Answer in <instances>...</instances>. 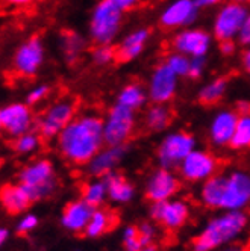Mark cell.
Returning a JSON list of instances; mask_svg holds the SVG:
<instances>
[{
	"mask_svg": "<svg viewBox=\"0 0 250 251\" xmlns=\"http://www.w3.org/2000/svg\"><path fill=\"white\" fill-rule=\"evenodd\" d=\"M58 150L67 162L86 165L102 150L103 120L97 114H81L73 118L56 138Z\"/></svg>",
	"mask_w": 250,
	"mask_h": 251,
	"instance_id": "6da1fadb",
	"label": "cell"
},
{
	"mask_svg": "<svg viewBox=\"0 0 250 251\" xmlns=\"http://www.w3.org/2000/svg\"><path fill=\"white\" fill-rule=\"evenodd\" d=\"M246 224V213L241 210H229L226 215L211 220L200 235L194 238L193 251H211L229 242L237 235H240Z\"/></svg>",
	"mask_w": 250,
	"mask_h": 251,
	"instance_id": "7a4b0ae2",
	"label": "cell"
},
{
	"mask_svg": "<svg viewBox=\"0 0 250 251\" xmlns=\"http://www.w3.org/2000/svg\"><path fill=\"white\" fill-rule=\"evenodd\" d=\"M19 183L26 189L32 201L47 199L56 189V176L50 160L37 159L19 173Z\"/></svg>",
	"mask_w": 250,
	"mask_h": 251,
	"instance_id": "3957f363",
	"label": "cell"
},
{
	"mask_svg": "<svg viewBox=\"0 0 250 251\" xmlns=\"http://www.w3.org/2000/svg\"><path fill=\"white\" fill-rule=\"evenodd\" d=\"M78 112V103L71 97H61L50 103L37 120V132L43 139L58 138L59 133L73 121Z\"/></svg>",
	"mask_w": 250,
	"mask_h": 251,
	"instance_id": "277c9868",
	"label": "cell"
},
{
	"mask_svg": "<svg viewBox=\"0 0 250 251\" xmlns=\"http://www.w3.org/2000/svg\"><path fill=\"white\" fill-rule=\"evenodd\" d=\"M123 11L110 0H100L90 19V37L94 44H111L121 27Z\"/></svg>",
	"mask_w": 250,
	"mask_h": 251,
	"instance_id": "5b68a950",
	"label": "cell"
},
{
	"mask_svg": "<svg viewBox=\"0 0 250 251\" xmlns=\"http://www.w3.org/2000/svg\"><path fill=\"white\" fill-rule=\"evenodd\" d=\"M135 130V117L134 111L128 107L114 104L106 120L103 121V139L105 144L114 146H126Z\"/></svg>",
	"mask_w": 250,
	"mask_h": 251,
	"instance_id": "8992f818",
	"label": "cell"
},
{
	"mask_svg": "<svg viewBox=\"0 0 250 251\" xmlns=\"http://www.w3.org/2000/svg\"><path fill=\"white\" fill-rule=\"evenodd\" d=\"M46 61V47L40 37H30L19 44L12 55V70L22 77H33Z\"/></svg>",
	"mask_w": 250,
	"mask_h": 251,
	"instance_id": "52a82bcc",
	"label": "cell"
},
{
	"mask_svg": "<svg viewBox=\"0 0 250 251\" xmlns=\"http://www.w3.org/2000/svg\"><path fill=\"white\" fill-rule=\"evenodd\" d=\"M194 138L187 132L168 135L158 149V160L163 168L171 170L181 167L184 159L194 150Z\"/></svg>",
	"mask_w": 250,
	"mask_h": 251,
	"instance_id": "ba28073f",
	"label": "cell"
},
{
	"mask_svg": "<svg viewBox=\"0 0 250 251\" xmlns=\"http://www.w3.org/2000/svg\"><path fill=\"white\" fill-rule=\"evenodd\" d=\"M0 118H2L3 132L12 139L30 132L33 126L37 124L30 106L22 101H14L3 106L0 109Z\"/></svg>",
	"mask_w": 250,
	"mask_h": 251,
	"instance_id": "9c48e42d",
	"label": "cell"
},
{
	"mask_svg": "<svg viewBox=\"0 0 250 251\" xmlns=\"http://www.w3.org/2000/svg\"><path fill=\"white\" fill-rule=\"evenodd\" d=\"M249 11L243 3L229 2L219 12L214 20V35L219 41L234 40L240 33Z\"/></svg>",
	"mask_w": 250,
	"mask_h": 251,
	"instance_id": "30bf717a",
	"label": "cell"
},
{
	"mask_svg": "<svg viewBox=\"0 0 250 251\" xmlns=\"http://www.w3.org/2000/svg\"><path fill=\"white\" fill-rule=\"evenodd\" d=\"M219 159L209 151L193 150L181 164V176L188 182H202L216 176L219 170Z\"/></svg>",
	"mask_w": 250,
	"mask_h": 251,
	"instance_id": "8fae6325",
	"label": "cell"
},
{
	"mask_svg": "<svg viewBox=\"0 0 250 251\" xmlns=\"http://www.w3.org/2000/svg\"><path fill=\"white\" fill-rule=\"evenodd\" d=\"M177 76L167 65V62L158 64L152 73L149 83V99L155 104H167L176 94Z\"/></svg>",
	"mask_w": 250,
	"mask_h": 251,
	"instance_id": "7c38bea8",
	"label": "cell"
},
{
	"mask_svg": "<svg viewBox=\"0 0 250 251\" xmlns=\"http://www.w3.org/2000/svg\"><path fill=\"white\" fill-rule=\"evenodd\" d=\"M250 203V176L243 171L230 173L224 182L222 209L241 210Z\"/></svg>",
	"mask_w": 250,
	"mask_h": 251,
	"instance_id": "4fadbf2b",
	"label": "cell"
},
{
	"mask_svg": "<svg viewBox=\"0 0 250 251\" xmlns=\"http://www.w3.org/2000/svg\"><path fill=\"white\" fill-rule=\"evenodd\" d=\"M150 213L152 218L166 230H177L187 223L190 217V209L184 201L166 200L153 203Z\"/></svg>",
	"mask_w": 250,
	"mask_h": 251,
	"instance_id": "5bb4252c",
	"label": "cell"
},
{
	"mask_svg": "<svg viewBox=\"0 0 250 251\" xmlns=\"http://www.w3.org/2000/svg\"><path fill=\"white\" fill-rule=\"evenodd\" d=\"M211 46V37L208 32L200 29H188L177 33L173 38V49L176 53H182L191 58H205Z\"/></svg>",
	"mask_w": 250,
	"mask_h": 251,
	"instance_id": "9a60e30c",
	"label": "cell"
},
{
	"mask_svg": "<svg viewBox=\"0 0 250 251\" xmlns=\"http://www.w3.org/2000/svg\"><path fill=\"white\" fill-rule=\"evenodd\" d=\"M179 188H181L179 178H177L170 170L161 168V170H156L150 176L147 186H146V197L152 203L166 201V200H170L171 197L179 191Z\"/></svg>",
	"mask_w": 250,
	"mask_h": 251,
	"instance_id": "2e32d148",
	"label": "cell"
},
{
	"mask_svg": "<svg viewBox=\"0 0 250 251\" xmlns=\"http://www.w3.org/2000/svg\"><path fill=\"white\" fill-rule=\"evenodd\" d=\"M197 9L199 8L195 6L194 0H176L168 8H166L159 19V25L164 29H174L190 25L197 15Z\"/></svg>",
	"mask_w": 250,
	"mask_h": 251,
	"instance_id": "e0dca14e",
	"label": "cell"
},
{
	"mask_svg": "<svg viewBox=\"0 0 250 251\" xmlns=\"http://www.w3.org/2000/svg\"><path fill=\"white\" fill-rule=\"evenodd\" d=\"M94 210H96V207L88 204L82 199L76 200V201H71L64 207L61 223L68 231L85 233V228H86L88 223H90Z\"/></svg>",
	"mask_w": 250,
	"mask_h": 251,
	"instance_id": "ac0fdd59",
	"label": "cell"
},
{
	"mask_svg": "<svg viewBox=\"0 0 250 251\" xmlns=\"http://www.w3.org/2000/svg\"><path fill=\"white\" fill-rule=\"evenodd\" d=\"M238 118H240V114L234 111H223L214 117L211 123V130H209L211 141L216 146L230 144L232 136L235 133Z\"/></svg>",
	"mask_w": 250,
	"mask_h": 251,
	"instance_id": "d6986e66",
	"label": "cell"
},
{
	"mask_svg": "<svg viewBox=\"0 0 250 251\" xmlns=\"http://www.w3.org/2000/svg\"><path fill=\"white\" fill-rule=\"evenodd\" d=\"M32 203L33 201L30 200L29 194L20 183H8L0 188V204L11 215L23 213Z\"/></svg>",
	"mask_w": 250,
	"mask_h": 251,
	"instance_id": "ffe728a7",
	"label": "cell"
},
{
	"mask_svg": "<svg viewBox=\"0 0 250 251\" xmlns=\"http://www.w3.org/2000/svg\"><path fill=\"white\" fill-rule=\"evenodd\" d=\"M124 153H126V146H114V147H106L102 149L90 164H88V171L94 177H103L108 173L114 171L115 165L123 159Z\"/></svg>",
	"mask_w": 250,
	"mask_h": 251,
	"instance_id": "44dd1931",
	"label": "cell"
},
{
	"mask_svg": "<svg viewBox=\"0 0 250 251\" xmlns=\"http://www.w3.org/2000/svg\"><path fill=\"white\" fill-rule=\"evenodd\" d=\"M149 37H150L149 29H138L129 33L128 37L118 44V47H115V62L124 64V62L135 59L139 53L144 50Z\"/></svg>",
	"mask_w": 250,
	"mask_h": 251,
	"instance_id": "7402d4cb",
	"label": "cell"
},
{
	"mask_svg": "<svg viewBox=\"0 0 250 251\" xmlns=\"http://www.w3.org/2000/svg\"><path fill=\"white\" fill-rule=\"evenodd\" d=\"M102 180L106 185V191H108V197L111 200L118 203H126L132 199L134 186L131 182H128V178L121 173L111 171L106 176H103Z\"/></svg>",
	"mask_w": 250,
	"mask_h": 251,
	"instance_id": "603a6c76",
	"label": "cell"
},
{
	"mask_svg": "<svg viewBox=\"0 0 250 251\" xmlns=\"http://www.w3.org/2000/svg\"><path fill=\"white\" fill-rule=\"evenodd\" d=\"M118 224V215L111 209H96L93 217L85 228L88 238H99L105 233H110Z\"/></svg>",
	"mask_w": 250,
	"mask_h": 251,
	"instance_id": "cb8c5ba5",
	"label": "cell"
},
{
	"mask_svg": "<svg viewBox=\"0 0 250 251\" xmlns=\"http://www.w3.org/2000/svg\"><path fill=\"white\" fill-rule=\"evenodd\" d=\"M224 182L226 177L223 176H212L205 182L202 188V201L209 209H222L223 192H224Z\"/></svg>",
	"mask_w": 250,
	"mask_h": 251,
	"instance_id": "d4e9b609",
	"label": "cell"
},
{
	"mask_svg": "<svg viewBox=\"0 0 250 251\" xmlns=\"http://www.w3.org/2000/svg\"><path fill=\"white\" fill-rule=\"evenodd\" d=\"M174 118V112L167 104H153L146 112V127L152 132H161L167 129Z\"/></svg>",
	"mask_w": 250,
	"mask_h": 251,
	"instance_id": "484cf974",
	"label": "cell"
},
{
	"mask_svg": "<svg viewBox=\"0 0 250 251\" xmlns=\"http://www.w3.org/2000/svg\"><path fill=\"white\" fill-rule=\"evenodd\" d=\"M147 97H149V94L144 89V86H142L141 83L132 82V83H128L118 93L117 104L124 106V107H128V109H132V111H137L138 107H141L146 103Z\"/></svg>",
	"mask_w": 250,
	"mask_h": 251,
	"instance_id": "4316f807",
	"label": "cell"
},
{
	"mask_svg": "<svg viewBox=\"0 0 250 251\" xmlns=\"http://www.w3.org/2000/svg\"><path fill=\"white\" fill-rule=\"evenodd\" d=\"M61 51L62 56L67 62H75L79 59V56L82 55V51L85 49V40L81 37L76 32H64L61 35Z\"/></svg>",
	"mask_w": 250,
	"mask_h": 251,
	"instance_id": "83f0119b",
	"label": "cell"
},
{
	"mask_svg": "<svg viewBox=\"0 0 250 251\" xmlns=\"http://www.w3.org/2000/svg\"><path fill=\"white\" fill-rule=\"evenodd\" d=\"M227 89V79L226 77H216L211 80L206 86H203L199 93V103L202 106H216L224 96Z\"/></svg>",
	"mask_w": 250,
	"mask_h": 251,
	"instance_id": "f1b7e54d",
	"label": "cell"
},
{
	"mask_svg": "<svg viewBox=\"0 0 250 251\" xmlns=\"http://www.w3.org/2000/svg\"><path fill=\"white\" fill-rule=\"evenodd\" d=\"M106 195H108V191H106V185L103 180L88 182L82 186V200L96 209L103 203Z\"/></svg>",
	"mask_w": 250,
	"mask_h": 251,
	"instance_id": "f546056e",
	"label": "cell"
},
{
	"mask_svg": "<svg viewBox=\"0 0 250 251\" xmlns=\"http://www.w3.org/2000/svg\"><path fill=\"white\" fill-rule=\"evenodd\" d=\"M41 135L38 132H28V133H23L20 136L14 138L12 141V149L15 153L19 154H29V153H33L35 150H38L40 146H41Z\"/></svg>",
	"mask_w": 250,
	"mask_h": 251,
	"instance_id": "4dcf8cb0",
	"label": "cell"
},
{
	"mask_svg": "<svg viewBox=\"0 0 250 251\" xmlns=\"http://www.w3.org/2000/svg\"><path fill=\"white\" fill-rule=\"evenodd\" d=\"M235 150H243L250 147V114L249 115H240L235 133L232 136V141L229 144Z\"/></svg>",
	"mask_w": 250,
	"mask_h": 251,
	"instance_id": "1f68e13d",
	"label": "cell"
},
{
	"mask_svg": "<svg viewBox=\"0 0 250 251\" xmlns=\"http://www.w3.org/2000/svg\"><path fill=\"white\" fill-rule=\"evenodd\" d=\"M91 59L96 65H108L115 61V47L111 44H96L91 50Z\"/></svg>",
	"mask_w": 250,
	"mask_h": 251,
	"instance_id": "d6a6232c",
	"label": "cell"
},
{
	"mask_svg": "<svg viewBox=\"0 0 250 251\" xmlns=\"http://www.w3.org/2000/svg\"><path fill=\"white\" fill-rule=\"evenodd\" d=\"M123 244L126 251H139L144 247H149L146 245L144 239H142L138 226H132L126 228V231H124V235H123Z\"/></svg>",
	"mask_w": 250,
	"mask_h": 251,
	"instance_id": "836d02e7",
	"label": "cell"
},
{
	"mask_svg": "<svg viewBox=\"0 0 250 251\" xmlns=\"http://www.w3.org/2000/svg\"><path fill=\"white\" fill-rule=\"evenodd\" d=\"M167 65L174 71L177 76H187L188 77V71H190V62L188 56L182 55V53H173L167 58Z\"/></svg>",
	"mask_w": 250,
	"mask_h": 251,
	"instance_id": "e575fe53",
	"label": "cell"
},
{
	"mask_svg": "<svg viewBox=\"0 0 250 251\" xmlns=\"http://www.w3.org/2000/svg\"><path fill=\"white\" fill-rule=\"evenodd\" d=\"M50 94V86L46 85V83H38L32 86L28 94H26V103L29 106H37L40 104L41 101H44Z\"/></svg>",
	"mask_w": 250,
	"mask_h": 251,
	"instance_id": "d590c367",
	"label": "cell"
},
{
	"mask_svg": "<svg viewBox=\"0 0 250 251\" xmlns=\"http://www.w3.org/2000/svg\"><path fill=\"white\" fill-rule=\"evenodd\" d=\"M38 226V218L35 215H25V217L17 224V233L19 235H26V233L32 231L33 228H37Z\"/></svg>",
	"mask_w": 250,
	"mask_h": 251,
	"instance_id": "8d00e7d4",
	"label": "cell"
},
{
	"mask_svg": "<svg viewBox=\"0 0 250 251\" xmlns=\"http://www.w3.org/2000/svg\"><path fill=\"white\" fill-rule=\"evenodd\" d=\"M203 70H205V58H191L188 77L190 79H199L203 73Z\"/></svg>",
	"mask_w": 250,
	"mask_h": 251,
	"instance_id": "74e56055",
	"label": "cell"
},
{
	"mask_svg": "<svg viewBox=\"0 0 250 251\" xmlns=\"http://www.w3.org/2000/svg\"><path fill=\"white\" fill-rule=\"evenodd\" d=\"M238 38H240V43L246 47H250V12L247 14L246 20L241 26V30L238 33Z\"/></svg>",
	"mask_w": 250,
	"mask_h": 251,
	"instance_id": "f35d334b",
	"label": "cell"
},
{
	"mask_svg": "<svg viewBox=\"0 0 250 251\" xmlns=\"http://www.w3.org/2000/svg\"><path fill=\"white\" fill-rule=\"evenodd\" d=\"M110 2L121 11H131L141 2V0H110Z\"/></svg>",
	"mask_w": 250,
	"mask_h": 251,
	"instance_id": "ab89813d",
	"label": "cell"
},
{
	"mask_svg": "<svg viewBox=\"0 0 250 251\" xmlns=\"http://www.w3.org/2000/svg\"><path fill=\"white\" fill-rule=\"evenodd\" d=\"M220 51L223 55H232L235 51V43L232 40H226V41H220Z\"/></svg>",
	"mask_w": 250,
	"mask_h": 251,
	"instance_id": "60d3db41",
	"label": "cell"
},
{
	"mask_svg": "<svg viewBox=\"0 0 250 251\" xmlns=\"http://www.w3.org/2000/svg\"><path fill=\"white\" fill-rule=\"evenodd\" d=\"M3 2L12 8H25V6L30 5L33 0H3Z\"/></svg>",
	"mask_w": 250,
	"mask_h": 251,
	"instance_id": "b9f144b4",
	"label": "cell"
},
{
	"mask_svg": "<svg viewBox=\"0 0 250 251\" xmlns=\"http://www.w3.org/2000/svg\"><path fill=\"white\" fill-rule=\"evenodd\" d=\"M220 0H194V3L197 8H209V6H214L217 5Z\"/></svg>",
	"mask_w": 250,
	"mask_h": 251,
	"instance_id": "7bdbcfd3",
	"label": "cell"
},
{
	"mask_svg": "<svg viewBox=\"0 0 250 251\" xmlns=\"http://www.w3.org/2000/svg\"><path fill=\"white\" fill-rule=\"evenodd\" d=\"M243 67L246 68L247 73H250V49H247L243 55Z\"/></svg>",
	"mask_w": 250,
	"mask_h": 251,
	"instance_id": "ee69618b",
	"label": "cell"
},
{
	"mask_svg": "<svg viewBox=\"0 0 250 251\" xmlns=\"http://www.w3.org/2000/svg\"><path fill=\"white\" fill-rule=\"evenodd\" d=\"M8 236H9L8 230H6V228H0V247H2V245H3V244L6 242Z\"/></svg>",
	"mask_w": 250,
	"mask_h": 251,
	"instance_id": "f6af8a7d",
	"label": "cell"
},
{
	"mask_svg": "<svg viewBox=\"0 0 250 251\" xmlns=\"http://www.w3.org/2000/svg\"><path fill=\"white\" fill-rule=\"evenodd\" d=\"M226 251H250V250L247 247H244V245H234V247L227 248Z\"/></svg>",
	"mask_w": 250,
	"mask_h": 251,
	"instance_id": "bcb514c9",
	"label": "cell"
},
{
	"mask_svg": "<svg viewBox=\"0 0 250 251\" xmlns=\"http://www.w3.org/2000/svg\"><path fill=\"white\" fill-rule=\"evenodd\" d=\"M139 251H158V248L155 245H149V247H144V248L139 250Z\"/></svg>",
	"mask_w": 250,
	"mask_h": 251,
	"instance_id": "7dc6e473",
	"label": "cell"
},
{
	"mask_svg": "<svg viewBox=\"0 0 250 251\" xmlns=\"http://www.w3.org/2000/svg\"><path fill=\"white\" fill-rule=\"evenodd\" d=\"M230 2H238V3H243L244 0H230Z\"/></svg>",
	"mask_w": 250,
	"mask_h": 251,
	"instance_id": "c3c4849f",
	"label": "cell"
},
{
	"mask_svg": "<svg viewBox=\"0 0 250 251\" xmlns=\"http://www.w3.org/2000/svg\"><path fill=\"white\" fill-rule=\"evenodd\" d=\"M3 130V127H2V118H0V132Z\"/></svg>",
	"mask_w": 250,
	"mask_h": 251,
	"instance_id": "681fc988",
	"label": "cell"
},
{
	"mask_svg": "<svg viewBox=\"0 0 250 251\" xmlns=\"http://www.w3.org/2000/svg\"><path fill=\"white\" fill-rule=\"evenodd\" d=\"M249 2H250V0H249Z\"/></svg>",
	"mask_w": 250,
	"mask_h": 251,
	"instance_id": "f907efd6",
	"label": "cell"
}]
</instances>
